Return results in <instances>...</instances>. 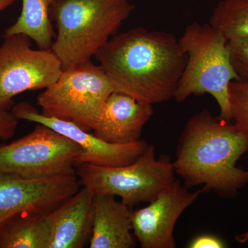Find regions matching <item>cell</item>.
Returning <instances> with one entry per match:
<instances>
[{"label":"cell","mask_w":248,"mask_h":248,"mask_svg":"<svg viewBox=\"0 0 248 248\" xmlns=\"http://www.w3.org/2000/svg\"><path fill=\"white\" fill-rule=\"evenodd\" d=\"M95 58L115 91L152 105L174 97L187 60L175 36L141 27L111 37Z\"/></svg>","instance_id":"obj_1"},{"label":"cell","mask_w":248,"mask_h":248,"mask_svg":"<svg viewBox=\"0 0 248 248\" xmlns=\"http://www.w3.org/2000/svg\"><path fill=\"white\" fill-rule=\"evenodd\" d=\"M248 151V135L234 124L202 110L190 117L181 134L172 162L187 188L232 198L248 184V170L236 163Z\"/></svg>","instance_id":"obj_2"},{"label":"cell","mask_w":248,"mask_h":248,"mask_svg":"<svg viewBox=\"0 0 248 248\" xmlns=\"http://www.w3.org/2000/svg\"><path fill=\"white\" fill-rule=\"evenodd\" d=\"M134 9L129 0H57L50 12L58 31L51 50L63 70L95 57Z\"/></svg>","instance_id":"obj_3"},{"label":"cell","mask_w":248,"mask_h":248,"mask_svg":"<svg viewBox=\"0 0 248 248\" xmlns=\"http://www.w3.org/2000/svg\"><path fill=\"white\" fill-rule=\"evenodd\" d=\"M187 60L174 99L182 103L192 94H210L219 107V117L232 122L230 84L240 79L233 68L228 41L210 24L192 22L179 39Z\"/></svg>","instance_id":"obj_4"},{"label":"cell","mask_w":248,"mask_h":248,"mask_svg":"<svg viewBox=\"0 0 248 248\" xmlns=\"http://www.w3.org/2000/svg\"><path fill=\"white\" fill-rule=\"evenodd\" d=\"M115 88L100 65L91 60L63 70L37 96L42 113L92 131Z\"/></svg>","instance_id":"obj_5"},{"label":"cell","mask_w":248,"mask_h":248,"mask_svg":"<svg viewBox=\"0 0 248 248\" xmlns=\"http://www.w3.org/2000/svg\"><path fill=\"white\" fill-rule=\"evenodd\" d=\"M76 174L94 195L120 197L130 208L149 203L175 179L170 158L167 155L156 158L153 145H148L130 164L116 167L81 164Z\"/></svg>","instance_id":"obj_6"},{"label":"cell","mask_w":248,"mask_h":248,"mask_svg":"<svg viewBox=\"0 0 248 248\" xmlns=\"http://www.w3.org/2000/svg\"><path fill=\"white\" fill-rule=\"evenodd\" d=\"M81 152L73 140L37 124L23 138L0 144V172L30 179L76 174Z\"/></svg>","instance_id":"obj_7"},{"label":"cell","mask_w":248,"mask_h":248,"mask_svg":"<svg viewBox=\"0 0 248 248\" xmlns=\"http://www.w3.org/2000/svg\"><path fill=\"white\" fill-rule=\"evenodd\" d=\"M31 39L4 36L0 45V110H10L21 93L46 89L61 76V62L52 50L31 47Z\"/></svg>","instance_id":"obj_8"},{"label":"cell","mask_w":248,"mask_h":248,"mask_svg":"<svg viewBox=\"0 0 248 248\" xmlns=\"http://www.w3.org/2000/svg\"><path fill=\"white\" fill-rule=\"evenodd\" d=\"M203 189L190 192L179 179H174L143 208L133 210V231L141 248H175L176 223L192 205Z\"/></svg>","instance_id":"obj_9"},{"label":"cell","mask_w":248,"mask_h":248,"mask_svg":"<svg viewBox=\"0 0 248 248\" xmlns=\"http://www.w3.org/2000/svg\"><path fill=\"white\" fill-rule=\"evenodd\" d=\"M11 112L19 120L42 124L76 142L81 149L78 166L84 164L107 167L125 166L138 159L149 145L141 140L128 144L108 143L71 122L44 115L28 102L16 104Z\"/></svg>","instance_id":"obj_10"},{"label":"cell","mask_w":248,"mask_h":248,"mask_svg":"<svg viewBox=\"0 0 248 248\" xmlns=\"http://www.w3.org/2000/svg\"><path fill=\"white\" fill-rule=\"evenodd\" d=\"M79 188L76 174L30 179L0 172V223L20 212L50 213Z\"/></svg>","instance_id":"obj_11"},{"label":"cell","mask_w":248,"mask_h":248,"mask_svg":"<svg viewBox=\"0 0 248 248\" xmlns=\"http://www.w3.org/2000/svg\"><path fill=\"white\" fill-rule=\"evenodd\" d=\"M154 114L153 105L115 91L108 99L93 134L108 143L128 144L138 141Z\"/></svg>","instance_id":"obj_12"},{"label":"cell","mask_w":248,"mask_h":248,"mask_svg":"<svg viewBox=\"0 0 248 248\" xmlns=\"http://www.w3.org/2000/svg\"><path fill=\"white\" fill-rule=\"evenodd\" d=\"M94 195L83 186L47 214L48 248H84L92 234Z\"/></svg>","instance_id":"obj_13"},{"label":"cell","mask_w":248,"mask_h":248,"mask_svg":"<svg viewBox=\"0 0 248 248\" xmlns=\"http://www.w3.org/2000/svg\"><path fill=\"white\" fill-rule=\"evenodd\" d=\"M132 208L111 195H94L90 248H134Z\"/></svg>","instance_id":"obj_14"},{"label":"cell","mask_w":248,"mask_h":248,"mask_svg":"<svg viewBox=\"0 0 248 248\" xmlns=\"http://www.w3.org/2000/svg\"><path fill=\"white\" fill-rule=\"evenodd\" d=\"M47 214L23 211L0 223V248H48Z\"/></svg>","instance_id":"obj_15"},{"label":"cell","mask_w":248,"mask_h":248,"mask_svg":"<svg viewBox=\"0 0 248 248\" xmlns=\"http://www.w3.org/2000/svg\"><path fill=\"white\" fill-rule=\"evenodd\" d=\"M57 0H22V11L16 22L5 31L4 36L22 34L34 41L39 48L51 50L55 38L52 7Z\"/></svg>","instance_id":"obj_16"},{"label":"cell","mask_w":248,"mask_h":248,"mask_svg":"<svg viewBox=\"0 0 248 248\" xmlns=\"http://www.w3.org/2000/svg\"><path fill=\"white\" fill-rule=\"evenodd\" d=\"M209 24L228 42L248 41V0H222Z\"/></svg>","instance_id":"obj_17"},{"label":"cell","mask_w":248,"mask_h":248,"mask_svg":"<svg viewBox=\"0 0 248 248\" xmlns=\"http://www.w3.org/2000/svg\"><path fill=\"white\" fill-rule=\"evenodd\" d=\"M229 101L232 122L248 135V80H234L230 84Z\"/></svg>","instance_id":"obj_18"},{"label":"cell","mask_w":248,"mask_h":248,"mask_svg":"<svg viewBox=\"0 0 248 248\" xmlns=\"http://www.w3.org/2000/svg\"><path fill=\"white\" fill-rule=\"evenodd\" d=\"M232 64L240 79L248 80V41L228 42Z\"/></svg>","instance_id":"obj_19"},{"label":"cell","mask_w":248,"mask_h":248,"mask_svg":"<svg viewBox=\"0 0 248 248\" xmlns=\"http://www.w3.org/2000/svg\"><path fill=\"white\" fill-rule=\"evenodd\" d=\"M19 120L11 110H0V140L8 141L14 136Z\"/></svg>","instance_id":"obj_20"},{"label":"cell","mask_w":248,"mask_h":248,"mask_svg":"<svg viewBox=\"0 0 248 248\" xmlns=\"http://www.w3.org/2000/svg\"><path fill=\"white\" fill-rule=\"evenodd\" d=\"M188 248H225L227 245L218 236L213 234H202L191 240L187 246Z\"/></svg>","instance_id":"obj_21"},{"label":"cell","mask_w":248,"mask_h":248,"mask_svg":"<svg viewBox=\"0 0 248 248\" xmlns=\"http://www.w3.org/2000/svg\"><path fill=\"white\" fill-rule=\"evenodd\" d=\"M235 240L240 244H246L248 242V229L244 232L236 234L234 237Z\"/></svg>","instance_id":"obj_22"},{"label":"cell","mask_w":248,"mask_h":248,"mask_svg":"<svg viewBox=\"0 0 248 248\" xmlns=\"http://www.w3.org/2000/svg\"><path fill=\"white\" fill-rule=\"evenodd\" d=\"M16 1V0H0V13L9 8Z\"/></svg>","instance_id":"obj_23"},{"label":"cell","mask_w":248,"mask_h":248,"mask_svg":"<svg viewBox=\"0 0 248 248\" xmlns=\"http://www.w3.org/2000/svg\"></svg>","instance_id":"obj_24"}]
</instances>
